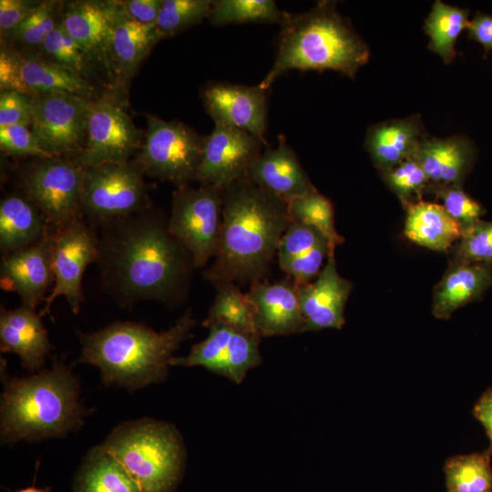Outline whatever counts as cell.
Segmentation results:
<instances>
[{"label":"cell","mask_w":492,"mask_h":492,"mask_svg":"<svg viewBox=\"0 0 492 492\" xmlns=\"http://www.w3.org/2000/svg\"><path fill=\"white\" fill-rule=\"evenodd\" d=\"M98 228L101 283L120 306L148 300L174 305L184 299L195 266L161 211L150 205Z\"/></svg>","instance_id":"cell-1"},{"label":"cell","mask_w":492,"mask_h":492,"mask_svg":"<svg viewBox=\"0 0 492 492\" xmlns=\"http://www.w3.org/2000/svg\"><path fill=\"white\" fill-rule=\"evenodd\" d=\"M291 222L287 202L247 175L227 185L219 245L205 279L215 287L261 282Z\"/></svg>","instance_id":"cell-2"},{"label":"cell","mask_w":492,"mask_h":492,"mask_svg":"<svg viewBox=\"0 0 492 492\" xmlns=\"http://www.w3.org/2000/svg\"><path fill=\"white\" fill-rule=\"evenodd\" d=\"M195 325L189 308L162 332L134 322H116L90 333L77 331L81 352L76 363L97 366L107 385L133 391L159 383L168 376L173 354Z\"/></svg>","instance_id":"cell-3"},{"label":"cell","mask_w":492,"mask_h":492,"mask_svg":"<svg viewBox=\"0 0 492 492\" xmlns=\"http://www.w3.org/2000/svg\"><path fill=\"white\" fill-rule=\"evenodd\" d=\"M0 371L2 445L64 437L81 427L86 409L79 402V384L62 361H54L50 369L18 378L6 372L1 358Z\"/></svg>","instance_id":"cell-4"},{"label":"cell","mask_w":492,"mask_h":492,"mask_svg":"<svg viewBox=\"0 0 492 492\" xmlns=\"http://www.w3.org/2000/svg\"><path fill=\"white\" fill-rule=\"evenodd\" d=\"M272 67L258 84L268 90L292 69L334 70L354 77L368 60L369 50L333 2H319L313 9L285 12Z\"/></svg>","instance_id":"cell-5"},{"label":"cell","mask_w":492,"mask_h":492,"mask_svg":"<svg viewBox=\"0 0 492 492\" xmlns=\"http://www.w3.org/2000/svg\"><path fill=\"white\" fill-rule=\"evenodd\" d=\"M102 446L142 492H172L181 477L186 449L170 423L145 417L117 425Z\"/></svg>","instance_id":"cell-6"},{"label":"cell","mask_w":492,"mask_h":492,"mask_svg":"<svg viewBox=\"0 0 492 492\" xmlns=\"http://www.w3.org/2000/svg\"><path fill=\"white\" fill-rule=\"evenodd\" d=\"M83 168L62 157L34 159L20 173L22 193L54 231L84 220Z\"/></svg>","instance_id":"cell-7"},{"label":"cell","mask_w":492,"mask_h":492,"mask_svg":"<svg viewBox=\"0 0 492 492\" xmlns=\"http://www.w3.org/2000/svg\"><path fill=\"white\" fill-rule=\"evenodd\" d=\"M148 128L135 159L144 175L176 188L196 181L205 137L179 121L146 115Z\"/></svg>","instance_id":"cell-8"},{"label":"cell","mask_w":492,"mask_h":492,"mask_svg":"<svg viewBox=\"0 0 492 492\" xmlns=\"http://www.w3.org/2000/svg\"><path fill=\"white\" fill-rule=\"evenodd\" d=\"M143 175L135 160L85 168L82 208L89 224L97 229L149 207Z\"/></svg>","instance_id":"cell-9"},{"label":"cell","mask_w":492,"mask_h":492,"mask_svg":"<svg viewBox=\"0 0 492 492\" xmlns=\"http://www.w3.org/2000/svg\"><path fill=\"white\" fill-rule=\"evenodd\" d=\"M223 188L200 184L176 188L168 229L190 254L195 268L214 258L220 235Z\"/></svg>","instance_id":"cell-10"},{"label":"cell","mask_w":492,"mask_h":492,"mask_svg":"<svg viewBox=\"0 0 492 492\" xmlns=\"http://www.w3.org/2000/svg\"><path fill=\"white\" fill-rule=\"evenodd\" d=\"M98 253L97 231L84 220L52 231V267L54 286L39 312L41 316L50 313L53 302L64 296L73 312L77 314L84 301L82 279L87 267L96 262Z\"/></svg>","instance_id":"cell-11"},{"label":"cell","mask_w":492,"mask_h":492,"mask_svg":"<svg viewBox=\"0 0 492 492\" xmlns=\"http://www.w3.org/2000/svg\"><path fill=\"white\" fill-rule=\"evenodd\" d=\"M92 101L64 92L32 97L31 128L42 148L55 157L82 150Z\"/></svg>","instance_id":"cell-12"},{"label":"cell","mask_w":492,"mask_h":492,"mask_svg":"<svg viewBox=\"0 0 492 492\" xmlns=\"http://www.w3.org/2000/svg\"><path fill=\"white\" fill-rule=\"evenodd\" d=\"M141 135L120 102L104 97L92 101L87 138L74 161L81 168L124 163L141 148Z\"/></svg>","instance_id":"cell-13"},{"label":"cell","mask_w":492,"mask_h":492,"mask_svg":"<svg viewBox=\"0 0 492 492\" xmlns=\"http://www.w3.org/2000/svg\"><path fill=\"white\" fill-rule=\"evenodd\" d=\"M209 335L194 344L186 356L173 357V366H201L241 384L247 373L261 363V336L238 331L225 324L209 327Z\"/></svg>","instance_id":"cell-14"},{"label":"cell","mask_w":492,"mask_h":492,"mask_svg":"<svg viewBox=\"0 0 492 492\" xmlns=\"http://www.w3.org/2000/svg\"><path fill=\"white\" fill-rule=\"evenodd\" d=\"M264 145L247 131L215 124L205 137L196 181L224 188L247 175Z\"/></svg>","instance_id":"cell-15"},{"label":"cell","mask_w":492,"mask_h":492,"mask_svg":"<svg viewBox=\"0 0 492 492\" xmlns=\"http://www.w3.org/2000/svg\"><path fill=\"white\" fill-rule=\"evenodd\" d=\"M266 93L267 90L259 85L210 82L203 87L201 98L214 124L247 131L265 145L268 111Z\"/></svg>","instance_id":"cell-16"},{"label":"cell","mask_w":492,"mask_h":492,"mask_svg":"<svg viewBox=\"0 0 492 492\" xmlns=\"http://www.w3.org/2000/svg\"><path fill=\"white\" fill-rule=\"evenodd\" d=\"M54 282L52 232L31 247L2 256L1 288L15 292L24 305L36 309L44 302Z\"/></svg>","instance_id":"cell-17"},{"label":"cell","mask_w":492,"mask_h":492,"mask_svg":"<svg viewBox=\"0 0 492 492\" xmlns=\"http://www.w3.org/2000/svg\"><path fill=\"white\" fill-rule=\"evenodd\" d=\"M295 286L304 318L303 333L343 326L344 308L353 284L339 274L334 254L328 255L314 281Z\"/></svg>","instance_id":"cell-18"},{"label":"cell","mask_w":492,"mask_h":492,"mask_svg":"<svg viewBox=\"0 0 492 492\" xmlns=\"http://www.w3.org/2000/svg\"><path fill=\"white\" fill-rule=\"evenodd\" d=\"M120 8L119 1H74L61 13V25L81 46L89 60L108 70L113 26Z\"/></svg>","instance_id":"cell-19"},{"label":"cell","mask_w":492,"mask_h":492,"mask_svg":"<svg viewBox=\"0 0 492 492\" xmlns=\"http://www.w3.org/2000/svg\"><path fill=\"white\" fill-rule=\"evenodd\" d=\"M254 310V326L261 337L303 333L304 318L296 286L290 279L257 282L246 293Z\"/></svg>","instance_id":"cell-20"},{"label":"cell","mask_w":492,"mask_h":492,"mask_svg":"<svg viewBox=\"0 0 492 492\" xmlns=\"http://www.w3.org/2000/svg\"><path fill=\"white\" fill-rule=\"evenodd\" d=\"M53 349L42 316L35 308L21 304L12 310L1 308L0 350L16 354L25 369L36 373Z\"/></svg>","instance_id":"cell-21"},{"label":"cell","mask_w":492,"mask_h":492,"mask_svg":"<svg viewBox=\"0 0 492 492\" xmlns=\"http://www.w3.org/2000/svg\"><path fill=\"white\" fill-rule=\"evenodd\" d=\"M247 176L286 202L316 189L282 135L279 136L276 148L266 149L261 153L251 165Z\"/></svg>","instance_id":"cell-22"},{"label":"cell","mask_w":492,"mask_h":492,"mask_svg":"<svg viewBox=\"0 0 492 492\" xmlns=\"http://www.w3.org/2000/svg\"><path fill=\"white\" fill-rule=\"evenodd\" d=\"M492 286V263L449 261L433 291L432 313L447 320L459 308L479 299Z\"/></svg>","instance_id":"cell-23"},{"label":"cell","mask_w":492,"mask_h":492,"mask_svg":"<svg viewBox=\"0 0 492 492\" xmlns=\"http://www.w3.org/2000/svg\"><path fill=\"white\" fill-rule=\"evenodd\" d=\"M415 157L430 186H461L474 161L470 141L459 136L423 138Z\"/></svg>","instance_id":"cell-24"},{"label":"cell","mask_w":492,"mask_h":492,"mask_svg":"<svg viewBox=\"0 0 492 492\" xmlns=\"http://www.w3.org/2000/svg\"><path fill=\"white\" fill-rule=\"evenodd\" d=\"M53 230L38 209L21 192L0 202V250L3 255L31 247Z\"/></svg>","instance_id":"cell-25"},{"label":"cell","mask_w":492,"mask_h":492,"mask_svg":"<svg viewBox=\"0 0 492 492\" xmlns=\"http://www.w3.org/2000/svg\"><path fill=\"white\" fill-rule=\"evenodd\" d=\"M162 38L156 25L143 26L135 22L124 13L120 3L110 39L108 71L118 78H130Z\"/></svg>","instance_id":"cell-26"},{"label":"cell","mask_w":492,"mask_h":492,"mask_svg":"<svg viewBox=\"0 0 492 492\" xmlns=\"http://www.w3.org/2000/svg\"><path fill=\"white\" fill-rule=\"evenodd\" d=\"M404 208V234L416 245L435 251L448 252L461 238V226L441 204L420 200Z\"/></svg>","instance_id":"cell-27"},{"label":"cell","mask_w":492,"mask_h":492,"mask_svg":"<svg viewBox=\"0 0 492 492\" xmlns=\"http://www.w3.org/2000/svg\"><path fill=\"white\" fill-rule=\"evenodd\" d=\"M423 138L421 128L415 118L394 119L371 128L366 146L382 172L415 157Z\"/></svg>","instance_id":"cell-28"},{"label":"cell","mask_w":492,"mask_h":492,"mask_svg":"<svg viewBox=\"0 0 492 492\" xmlns=\"http://www.w3.org/2000/svg\"><path fill=\"white\" fill-rule=\"evenodd\" d=\"M22 77L30 96L64 92L89 97L93 87L74 71L36 56H21Z\"/></svg>","instance_id":"cell-29"},{"label":"cell","mask_w":492,"mask_h":492,"mask_svg":"<svg viewBox=\"0 0 492 492\" xmlns=\"http://www.w3.org/2000/svg\"><path fill=\"white\" fill-rule=\"evenodd\" d=\"M77 492H142L124 466L102 446L88 451L77 477Z\"/></svg>","instance_id":"cell-30"},{"label":"cell","mask_w":492,"mask_h":492,"mask_svg":"<svg viewBox=\"0 0 492 492\" xmlns=\"http://www.w3.org/2000/svg\"><path fill=\"white\" fill-rule=\"evenodd\" d=\"M446 492H492L490 452L448 457L444 464Z\"/></svg>","instance_id":"cell-31"},{"label":"cell","mask_w":492,"mask_h":492,"mask_svg":"<svg viewBox=\"0 0 492 492\" xmlns=\"http://www.w3.org/2000/svg\"><path fill=\"white\" fill-rule=\"evenodd\" d=\"M468 23L466 10L436 1L425 23L430 49L446 63L451 62L456 56V41Z\"/></svg>","instance_id":"cell-32"},{"label":"cell","mask_w":492,"mask_h":492,"mask_svg":"<svg viewBox=\"0 0 492 492\" xmlns=\"http://www.w3.org/2000/svg\"><path fill=\"white\" fill-rule=\"evenodd\" d=\"M217 293L203 326L225 324L238 331L257 333L254 326V310L246 293L237 284L222 283L216 286ZM259 335V334H258Z\"/></svg>","instance_id":"cell-33"},{"label":"cell","mask_w":492,"mask_h":492,"mask_svg":"<svg viewBox=\"0 0 492 492\" xmlns=\"http://www.w3.org/2000/svg\"><path fill=\"white\" fill-rule=\"evenodd\" d=\"M292 221L308 225L318 231L330 244L332 251H335L344 239L335 228L334 212L331 201L316 189L292 199L287 202Z\"/></svg>","instance_id":"cell-34"},{"label":"cell","mask_w":492,"mask_h":492,"mask_svg":"<svg viewBox=\"0 0 492 492\" xmlns=\"http://www.w3.org/2000/svg\"><path fill=\"white\" fill-rule=\"evenodd\" d=\"M284 14L272 0H217L213 1L208 19L217 26L248 22L281 26Z\"/></svg>","instance_id":"cell-35"},{"label":"cell","mask_w":492,"mask_h":492,"mask_svg":"<svg viewBox=\"0 0 492 492\" xmlns=\"http://www.w3.org/2000/svg\"><path fill=\"white\" fill-rule=\"evenodd\" d=\"M213 1L163 0L156 27L163 37L179 33L209 18Z\"/></svg>","instance_id":"cell-36"},{"label":"cell","mask_w":492,"mask_h":492,"mask_svg":"<svg viewBox=\"0 0 492 492\" xmlns=\"http://www.w3.org/2000/svg\"><path fill=\"white\" fill-rule=\"evenodd\" d=\"M382 174L404 207L422 200L423 194L430 187L429 179L415 156L382 171Z\"/></svg>","instance_id":"cell-37"},{"label":"cell","mask_w":492,"mask_h":492,"mask_svg":"<svg viewBox=\"0 0 492 492\" xmlns=\"http://www.w3.org/2000/svg\"><path fill=\"white\" fill-rule=\"evenodd\" d=\"M59 3L44 1L5 37L27 46H40L46 37L59 25Z\"/></svg>","instance_id":"cell-38"},{"label":"cell","mask_w":492,"mask_h":492,"mask_svg":"<svg viewBox=\"0 0 492 492\" xmlns=\"http://www.w3.org/2000/svg\"><path fill=\"white\" fill-rule=\"evenodd\" d=\"M448 253L453 261L492 263V221L479 220L464 231Z\"/></svg>","instance_id":"cell-39"},{"label":"cell","mask_w":492,"mask_h":492,"mask_svg":"<svg viewBox=\"0 0 492 492\" xmlns=\"http://www.w3.org/2000/svg\"><path fill=\"white\" fill-rule=\"evenodd\" d=\"M50 61L59 64L85 77L87 73V58L81 46L59 25L46 37L40 46Z\"/></svg>","instance_id":"cell-40"},{"label":"cell","mask_w":492,"mask_h":492,"mask_svg":"<svg viewBox=\"0 0 492 492\" xmlns=\"http://www.w3.org/2000/svg\"><path fill=\"white\" fill-rule=\"evenodd\" d=\"M431 193L441 201L446 211L461 226L463 231L481 220L484 207L466 194L461 186H430Z\"/></svg>","instance_id":"cell-41"},{"label":"cell","mask_w":492,"mask_h":492,"mask_svg":"<svg viewBox=\"0 0 492 492\" xmlns=\"http://www.w3.org/2000/svg\"><path fill=\"white\" fill-rule=\"evenodd\" d=\"M324 244L330 246L325 237L318 231L308 225L292 221L281 240L277 252L278 262L282 264Z\"/></svg>","instance_id":"cell-42"},{"label":"cell","mask_w":492,"mask_h":492,"mask_svg":"<svg viewBox=\"0 0 492 492\" xmlns=\"http://www.w3.org/2000/svg\"><path fill=\"white\" fill-rule=\"evenodd\" d=\"M1 149L12 156L44 159L55 157L45 150L28 126L15 125L0 128Z\"/></svg>","instance_id":"cell-43"},{"label":"cell","mask_w":492,"mask_h":492,"mask_svg":"<svg viewBox=\"0 0 492 492\" xmlns=\"http://www.w3.org/2000/svg\"><path fill=\"white\" fill-rule=\"evenodd\" d=\"M32 96L17 91L0 93V128L8 126H31Z\"/></svg>","instance_id":"cell-44"},{"label":"cell","mask_w":492,"mask_h":492,"mask_svg":"<svg viewBox=\"0 0 492 492\" xmlns=\"http://www.w3.org/2000/svg\"><path fill=\"white\" fill-rule=\"evenodd\" d=\"M0 89L1 91H17L29 95L22 77L20 54L3 45L0 49Z\"/></svg>","instance_id":"cell-45"},{"label":"cell","mask_w":492,"mask_h":492,"mask_svg":"<svg viewBox=\"0 0 492 492\" xmlns=\"http://www.w3.org/2000/svg\"><path fill=\"white\" fill-rule=\"evenodd\" d=\"M40 3L39 1L29 0H1V35L5 37L35 11Z\"/></svg>","instance_id":"cell-46"},{"label":"cell","mask_w":492,"mask_h":492,"mask_svg":"<svg viewBox=\"0 0 492 492\" xmlns=\"http://www.w3.org/2000/svg\"><path fill=\"white\" fill-rule=\"evenodd\" d=\"M163 0L120 1L124 13L143 26L156 25Z\"/></svg>","instance_id":"cell-47"},{"label":"cell","mask_w":492,"mask_h":492,"mask_svg":"<svg viewBox=\"0 0 492 492\" xmlns=\"http://www.w3.org/2000/svg\"><path fill=\"white\" fill-rule=\"evenodd\" d=\"M469 36L483 46L486 52L492 50V15L478 14L469 20Z\"/></svg>","instance_id":"cell-48"},{"label":"cell","mask_w":492,"mask_h":492,"mask_svg":"<svg viewBox=\"0 0 492 492\" xmlns=\"http://www.w3.org/2000/svg\"><path fill=\"white\" fill-rule=\"evenodd\" d=\"M473 415L485 428L492 448V388L484 392L475 404Z\"/></svg>","instance_id":"cell-49"},{"label":"cell","mask_w":492,"mask_h":492,"mask_svg":"<svg viewBox=\"0 0 492 492\" xmlns=\"http://www.w3.org/2000/svg\"><path fill=\"white\" fill-rule=\"evenodd\" d=\"M16 492H49V488L47 487L41 488V487H36L35 486H31L28 487L17 490Z\"/></svg>","instance_id":"cell-50"}]
</instances>
